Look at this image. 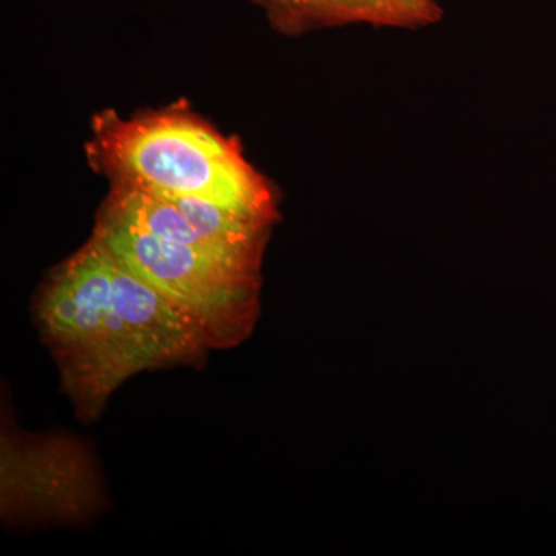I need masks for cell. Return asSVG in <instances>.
<instances>
[{
  "label": "cell",
  "instance_id": "cell-3",
  "mask_svg": "<svg viewBox=\"0 0 556 556\" xmlns=\"http://www.w3.org/2000/svg\"><path fill=\"white\" fill-rule=\"evenodd\" d=\"M94 236L200 329L211 348L243 342L257 320L258 274L102 215Z\"/></svg>",
  "mask_w": 556,
  "mask_h": 556
},
{
  "label": "cell",
  "instance_id": "cell-1",
  "mask_svg": "<svg viewBox=\"0 0 556 556\" xmlns=\"http://www.w3.org/2000/svg\"><path fill=\"white\" fill-rule=\"evenodd\" d=\"M36 320L64 390L87 420L138 372L197 364L211 348L192 320L97 236L51 274Z\"/></svg>",
  "mask_w": 556,
  "mask_h": 556
},
{
  "label": "cell",
  "instance_id": "cell-4",
  "mask_svg": "<svg viewBox=\"0 0 556 556\" xmlns=\"http://www.w3.org/2000/svg\"><path fill=\"white\" fill-rule=\"evenodd\" d=\"M2 517L79 522L100 508L102 490L89 450L67 437L2 431Z\"/></svg>",
  "mask_w": 556,
  "mask_h": 556
},
{
  "label": "cell",
  "instance_id": "cell-5",
  "mask_svg": "<svg viewBox=\"0 0 556 556\" xmlns=\"http://www.w3.org/2000/svg\"><path fill=\"white\" fill-rule=\"evenodd\" d=\"M280 30L303 33L320 28L371 25L420 30L444 20L441 0H252Z\"/></svg>",
  "mask_w": 556,
  "mask_h": 556
},
{
  "label": "cell",
  "instance_id": "cell-2",
  "mask_svg": "<svg viewBox=\"0 0 556 556\" xmlns=\"http://www.w3.org/2000/svg\"><path fill=\"white\" fill-rule=\"evenodd\" d=\"M102 160L121 178L167 200H206L263 225L277 217L268 182L239 150L182 115L113 119L101 126Z\"/></svg>",
  "mask_w": 556,
  "mask_h": 556
}]
</instances>
